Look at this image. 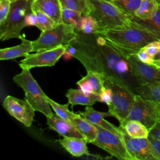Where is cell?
Instances as JSON below:
<instances>
[{
    "label": "cell",
    "mask_w": 160,
    "mask_h": 160,
    "mask_svg": "<svg viewBox=\"0 0 160 160\" xmlns=\"http://www.w3.org/2000/svg\"><path fill=\"white\" fill-rule=\"evenodd\" d=\"M32 0H19L11 2L9 15L6 21L0 24V39L6 41L21 37V31L27 27L26 15L32 11Z\"/></svg>",
    "instance_id": "7"
},
{
    "label": "cell",
    "mask_w": 160,
    "mask_h": 160,
    "mask_svg": "<svg viewBox=\"0 0 160 160\" xmlns=\"http://www.w3.org/2000/svg\"><path fill=\"white\" fill-rule=\"evenodd\" d=\"M126 148L133 160H160V154L148 138H132L119 126Z\"/></svg>",
    "instance_id": "10"
},
{
    "label": "cell",
    "mask_w": 160,
    "mask_h": 160,
    "mask_svg": "<svg viewBox=\"0 0 160 160\" xmlns=\"http://www.w3.org/2000/svg\"><path fill=\"white\" fill-rule=\"evenodd\" d=\"M130 120L141 122L150 132L160 121V102L136 94L132 108L124 122Z\"/></svg>",
    "instance_id": "8"
},
{
    "label": "cell",
    "mask_w": 160,
    "mask_h": 160,
    "mask_svg": "<svg viewBox=\"0 0 160 160\" xmlns=\"http://www.w3.org/2000/svg\"><path fill=\"white\" fill-rule=\"evenodd\" d=\"M99 30V24L96 19L91 15H83L78 31L86 34H94Z\"/></svg>",
    "instance_id": "28"
},
{
    "label": "cell",
    "mask_w": 160,
    "mask_h": 160,
    "mask_svg": "<svg viewBox=\"0 0 160 160\" xmlns=\"http://www.w3.org/2000/svg\"><path fill=\"white\" fill-rule=\"evenodd\" d=\"M32 11L36 14L38 19L37 28L41 31L48 30L57 25L52 19L41 10L34 9H32Z\"/></svg>",
    "instance_id": "30"
},
{
    "label": "cell",
    "mask_w": 160,
    "mask_h": 160,
    "mask_svg": "<svg viewBox=\"0 0 160 160\" xmlns=\"http://www.w3.org/2000/svg\"><path fill=\"white\" fill-rule=\"evenodd\" d=\"M83 14L78 11L68 8H62V21L64 24L72 25L77 31L79 30L80 22Z\"/></svg>",
    "instance_id": "26"
},
{
    "label": "cell",
    "mask_w": 160,
    "mask_h": 160,
    "mask_svg": "<svg viewBox=\"0 0 160 160\" xmlns=\"http://www.w3.org/2000/svg\"><path fill=\"white\" fill-rule=\"evenodd\" d=\"M113 1H118V0H113Z\"/></svg>",
    "instance_id": "43"
},
{
    "label": "cell",
    "mask_w": 160,
    "mask_h": 160,
    "mask_svg": "<svg viewBox=\"0 0 160 160\" xmlns=\"http://www.w3.org/2000/svg\"><path fill=\"white\" fill-rule=\"evenodd\" d=\"M2 106L11 116L25 126H31L36 111L25 99L22 100L9 95L4 99Z\"/></svg>",
    "instance_id": "12"
},
{
    "label": "cell",
    "mask_w": 160,
    "mask_h": 160,
    "mask_svg": "<svg viewBox=\"0 0 160 160\" xmlns=\"http://www.w3.org/2000/svg\"><path fill=\"white\" fill-rule=\"evenodd\" d=\"M148 138L150 140V141L152 142L154 147L158 151V152L160 154V140L154 138L153 136H151L150 134L148 136Z\"/></svg>",
    "instance_id": "38"
},
{
    "label": "cell",
    "mask_w": 160,
    "mask_h": 160,
    "mask_svg": "<svg viewBox=\"0 0 160 160\" xmlns=\"http://www.w3.org/2000/svg\"><path fill=\"white\" fill-rule=\"evenodd\" d=\"M124 131L132 138H148L149 131L141 122L130 120L119 124Z\"/></svg>",
    "instance_id": "22"
},
{
    "label": "cell",
    "mask_w": 160,
    "mask_h": 160,
    "mask_svg": "<svg viewBox=\"0 0 160 160\" xmlns=\"http://www.w3.org/2000/svg\"><path fill=\"white\" fill-rule=\"evenodd\" d=\"M94 34L104 38L126 58L136 54L149 43L159 41L154 34L134 21L128 27L98 30Z\"/></svg>",
    "instance_id": "2"
},
{
    "label": "cell",
    "mask_w": 160,
    "mask_h": 160,
    "mask_svg": "<svg viewBox=\"0 0 160 160\" xmlns=\"http://www.w3.org/2000/svg\"><path fill=\"white\" fill-rule=\"evenodd\" d=\"M94 125L98 128V132L92 144L119 159L133 160L126 148L122 133L121 135L116 134L96 124Z\"/></svg>",
    "instance_id": "9"
},
{
    "label": "cell",
    "mask_w": 160,
    "mask_h": 160,
    "mask_svg": "<svg viewBox=\"0 0 160 160\" xmlns=\"http://www.w3.org/2000/svg\"><path fill=\"white\" fill-rule=\"evenodd\" d=\"M11 2H15V1H19V0H9Z\"/></svg>",
    "instance_id": "42"
},
{
    "label": "cell",
    "mask_w": 160,
    "mask_h": 160,
    "mask_svg": "<svg viewBox=\"0 0 160 160\" xmlns=\"http://www.w3.org/2000/svg\"><path fill=\"white\" fill-rule=\"evenodd\" d=\"M138 94L143 98L160 102V86L142 85L138 89Z\"/></svg>",
    "instance_id": "27"
},
{
    "label": "cell",
    "mask_w": 160,
    "mask_h": 160,
    "mask_svg": "<svg viewBox=\"0 0 160 160\" xmlns=\"http://www.w3.org/2000/svg\"><path fill=\"white\" fill-rule=\"evenodd\" d=\"M66 50L65 46L28 54L19 63L21 69H31L38 67H51L56 64Z\"/></svg>",
    "instance_id": "11"
},
{
    "label": "cell",
    "mask_w": 160,
    "mask_h": 160,
    "mask_svg": "<svg viewBox=\"0 0 160 160\" xmlns=\"http://www.w3.org/2000/svg\"><path fill=\"white\" fill-rule=\"evenodd\" d=\"M144 48L151 56H152L154 58L156 54L160 50V41H152L149 43L148 44H147Z\"/></svg>",
    "instance_id": "35"
},
{
    "label": "cell",
    "mask_w": 160,
    "mask_h": 160,
    "mask_svg": "<svg viewBox=\"0 0 160 160\" xmlns=\"http://www.w3.org/2000/svg\"><path fill=\"white\" fill-rule=\"evenodd\" d=\"M99 102H104L108 106L111 103L112 99V91L111 89L105 86V88L98 95Z\"/></svg>",
    "instance_id": "33"
},
{
    "label": "cell",
    "mask_w": 160,
    "mask_h": 160,
    "mask_svg": "<svg viewBox=\"0 0 160 160\" xmlns=\"http://www.w3.org/2000/svg\"><path fill=\"white\" fill-rule=\"evenodd\" d=\"M154 59H160V50H159V51L156 54V55L155 56Z\"/></svg>",
    "instance_id": "40"
},
{
    "label": "cell",
    "mask_w": 160,
    "mask_h": 160,
    "mask_svg": "<svg viewBox=\"0 0 160 160\" xmlns=\"http://www.w3.org/2000/svg\"><path fill=\"white\" fill-rule=\"evenodd\" d=\"M105 86L109 88L112 91L111 102L108 106V111L121 124L128 117L137 94L124 84L112 77L105 78Z\"/></svg>",
    "instance_id": "5"
},
{
    "label": "cell",
    "mask_w": 160,
    "mask_h": 160,
    "mask_svg": "<svg viewBox=\"0 0 160 160\" xmlns=\"http://www.w3.org/2000/svg\"><path fill=\"white\" fill-rule=\"evenodd\" d=\"M13 81L24 91V99L35 111L43 114L46 117L52 115L53 112L47 100V95L33 78L30 69H22L20 73L14 76Z\"/></svg>",
    "instance_id": "4"
},
{
    "label": "cell",
    "mask_w": 160,
    "mask_h": 160,
    "mask_svg": "<svg viewBox=\"0 0 160 160\" xmlns=\"http://www.w3.org/2000/svg\"><path fill=\"white\" fill-rule=\"evenodd\" d=\"M115 4L128 15L133 17L139 7L142 0H118L114 1Z\"/></svg>",
    "instance_id": "31"
},
{
    "label": "cell",
    "mask_w": 160,
    "mask_h": 160,
    "mask_svg": "<svg viewBox=\"0 0 160 160\" xmlns=\"http://www.w3.org/2000/svg\"><path fill=\"white\" fill-rule=\"evenodd\" d=\"M152 64L155 65L156 67H158V68L160 69V59H154L153 62H152Z\"/></svg>",
    "instance_id": "39"
},
{
    "label": "cell",
    "mask_w": 160,
    "mask_h": 160,
    "mask_svg": "<svg viewBox=\"0 0 160 160\" xmlns=\"http://www.w3.org/2000/svg\"><path fill=\"white\" fill-rule=\"evenodd\" d=\"M149 134L160 140V121L150 131Z\"/></svg>",
    "instance_id": "37"
},
{
    "label": "cell",
    "mask_w": 160,
    "mask_h": 160,
    "mask_svg": "<svg viewBox=\"0 0 160 160\" xmlns=\"http://www.w3.org/2000/svg\"><path fill=\"white\" fill-rule=\"evenodd\" d=\"M71 122L76 126L88 142L92 143L96 139L98 132V128L94 124L82 117L80 114L72 119Z\"/></svg>",
    "instance_id": "20"
},
{
    "label": "cell",
    "mask_w": 160,
    "mask_h": 160,
    "mask_svg": "<svg viewBox=\"0 0 160 160\" xmlns=\"http://www.w3.org/2000/svg\"><path fill=\"white\" fill-rule=\"evenodd\" d=\"M11 6L9 0H0V24H2L7 19Z\"/></svg>",
    "instance_id": "32"
},
{
    "label": "cell",
    "mask_w": 160,
    "mask_h": 160,
    "mask_svg": "<svg viewBox=\"0 0 160 160\" xmlns=\"http://www.w3.org/2000/svg\"><path fill=\"white\" fill-rule=\"evenodd\" d=\"M79 89L87 94L98 96L105 88L104 76L96 71H88L87 74L76 82Z\"/></svg>",
    "instance_id": "14"
},
{
    "label": "cell",
    "mask_w": 160,
    "mask_h": 160,
    "mask_svg": "<svg viewBox=\"0 0 160 160\" xmlns=\"http://www.w3.org/2000/svg\"><path fill=\"white\" fill-rule=\"evenodd\" d=\"M135 55L139 61L145 63L152 64V62L154 60V58L151 56L144 48L139 50Z\"/></svg>",
    "instance_id": "34"
},
{
    "label": "cell",
    "mask_w": 160,
    "mask_h": 160,
    "mask_svg": "<svg viewBox=\"0 0 160 160\" xmlns=\"http://www.w3.org/2000/svg\"><path fill=\"white\" fill-rule=\"evenodd\" d=\"M90 14L99 24V30L128 27L133 23L132 17L122 11L113 0H86Z\"/></svg>",
    "instance_id": "3"
},
{
    "label": "cell",
    "mask_w": 160,
    "mask_h": 160,
    "mask_svg": "<svg viewBox=\"0 0 160 160\" xmlns=\"http://www.w3.org/2000/svg\"><path fill=\"white\" fill-rule=\"evenodd\" d=\"M66 97L68 98V102L71 104L72 106L76 105L92 106L96 102L99 101L98 96L87 94L80 89H68L66 93Z\"/></svg>",
    "instance_id": "21"
},
{
    "label": "cell",
    "mask_w": 160,
    "mask_h": 160,
    "mask_svg": "<svg viewBox=\"0 0 160 160\" xmlns=\"http://www.w3.org/2000/svg\"><path fill=\"white\" fill-rule=\"evenodd\" d=\"M25 22L26 26H36L38 25V19L36 14L31 11L28 13L25 18Z\"/></svg>",
    "instance_id": "36"
},
{
    "label": "cell",
    "mask_w": 160,
    "mask_h": 160,
    "mask_svg": "<svg viewBox=\"0 0 160 160\" xmlns=\"http://www.w3.org/2000/svg\"><path fill=\"white\" fill-rule=\"evenodd\" d=\"M158 6L159 4L154 0H142L134 16L142 20L148 19L154 15Z\"/></svg>",
    "instance_id": "24"
},
{
    "label": "cell",
    "mask_w": 160,
    "mask_h": 160,
    "mask_svg": "<svg viewBox=\"0 0 160 160\" xmlns=\"http://www.w3.org/2000/svg\"><path fill=\"white\" fill-rule=\"evenodd\" d=\"M62 8H68L81 12L83 15H89L90 10L86 0H59Z\"/></svg>",
    "instance_id": "29"
},
{
    "label": "cell",
    "mask_w": 160,
    "mask_h": 160,
    "mask_svg": "<svg viewBox=\"0 0 160 160\" xmlns=\"http://www.w3.org/2000/svg\"><path fill=\"white\" fill-rule=\"evenodd\" d=\"M132 72L141 86H160V69L152 64L139 61L135 54L127 57Z\"/></svg>",
    "instance_id": "13"
},
{
    "label": "cell",
    "mask_w": 160,
    "mask_h": 160,
    "mask_svg": "<svg viewBox=\"0 0 160 160\" xmlns=\"http://www.w3.org/2000/svg\"><path fill=\"white\" fill-rule=\"evenodd\" d=\"M77 37V31L72 25L63 22L51 29L41 31L39 38L32 41V52L53 49L60 46H66Z\"/></svg>",
    "instance_id": "6"
},
{
    "label": "cell",
    "mask_w": 160,
    "mask_h": 160,
    "mask_svg": "<svg viewBox=\"0 0 160 160\" xmlns=\"http://www.w3.org/2000/svg\"><path fill=\"white\" fill-rule=\"evenodd\" d=\"M159 5H160V0H154Z\"/></svg>",
    "instance_id": "41"
},
{
    "label": "cell",
    "mask_w": 160,
    "mask_h": 160,
    "mask_svg": "<svg viewBox=\"0 0 160 160\" xmlns=\"http://www.w3.org/2000/svg\"><path fill=\"white\" fill-rule=\"evenodd\" d=\"M132 20L141 24L153 34L160 41V5L154 15L148 19H140L136 16L132 17Z\"/></svg>",
    "instance_id": "23"
},
{
    "label": "cell",
    "mask_w": 160,
    "mask_h": 160,
    "mask_svg": "<svg viewBox=\"0 0 160 160\" xmlns=\"http://www.w3.org/2000/svg\"><path fill=\"white\" fill-rule=\"evenodd\" d=\"M78 113L93 124H96L116 134L121 135L122 133L121 130L119 127H116L104 119L105 117L112 116L111 114L109 111H98L92 108L91 106H88L86 107L84 111H78Z\"/></svg>",
    "instance_id": "15"
},
{
    "label": "cell",
    "mask_w": 160,
    "mask_h": 160,
    "mask_svg": "<svg viewBox=\"0 0 160 160\" xmlns=\"http://www.w3.org/2000/svg\"><path fill=\"white\" fill-rule=\"evenodd\" d=\"M44 12L58 24L62 22V6L59 0H32L31 9Z\"/></svg>",
    "instance_id": "17"
},
{
    "label": "cell",
    "mask_w": 160,
    "mask_h": 160,
    "mask_svg": "<svg viewBox=\"0 0 160 160\" xmlns=\"http://www.w3.org/2000/svg\"><path fill=\"white\" fill-rule=\"evenodd\" d=\"M21 44L15 46L1 49L0 50V60L14 59L19 57L25 56L31 52H32V41H29L21 36Z\"/></svg>",
    "instance_id": "19"
},
{
    "label": "cell",
    "mask_w": 160,
    "mask_h": 160,
    "mask_svg": "<svg viewBox=\"0 0 160 160\" xmlns=\"http://www.w3.org/2000/svg\"><path fill=\"white\" fill-rule=\"evenodd\" d=\"M46 123L49 128L57 132L62 137L83 138L82 134L71 122L62 119L55 112L53 113L52 116L46 117Z\"/></svg>",
    "instance_id": "16"
},
{
    "label": "cell",
    "mask_w": 160,
    "mask_h": 160,
    "mask_svg": "<svg viewBox=\"0 0 160 160\" xmlns=\"http://www.w3.org/2000/svg\"><path fill=\"white\" fill-rule=\"evenodd\" d=\"M62 148L65 149L72 156L81 157L84 155L93 156L87 147V141L83 138L63 137L58 141Z\"/></svg>",
    "instance_id": "18"
},
{
    "label": "cell",
    "mask_w": 160,
    "mask_h": 160,
    "mask_svg": "<svg viewBox=\"0 0 160 160\" xmlns=\"http://www.w3.org/2000/svg\"><path fill=\"white\" fill-rule=\"evenodd\" d=\"M76 31V38L69 44L76 48L73 58L81 62L87 71L98 72L104 78H114L138 94L141 85L127 58L102 36Z\"/></svg>",
    "instance_id": "1"
},
{
    "label": "cell",
    "mask_w": 160,
    "mask_h": 160,
    "mask_svg": "<svg viewBox=\"0 0 160 160\" xmlns=\"http://www.w3.org/2000/svg\"><path fill=\"white\" fill-rule=\"evenodd\" d=\"M47 100L54 112L65 120L71 122L72 119L79 116L78 113H74L69 109V102L66 104H61L55 102L48 96Z\"/></svg>",
    "instance_id": "25"
}]
</instances>
